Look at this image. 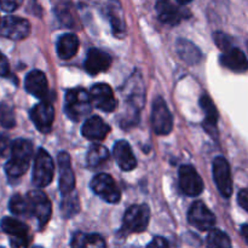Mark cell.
<instances>
[{"label": "cell", "instance_id": "6da1fadb", "mask_svg": "<svg viewBox=\"0 0 248 248\" xmlns=\"http://www.w3.org/2000/svg\"><path fill=\"white\" fill-rule=\"evenodd\" d=\"M9 161L5 165V171L9 178H19L28 170L33 155V144L27 140H16L11 144Z\"/></svg>", "mask_w": 248, "mask_h": 248}, {"label": "cell", "instance_id": "7a4b0ae2", "mask_svg": "<svg viewBox=\"0 0 248 248\" xmlns=\"http://www.w3.org/2000/svg\"><path fill=\"white\" fill-rule=\"evenodd\" d=\"M65 111L72 120H80L82 116L91 111L90 93L82 89H74L68 91L65 97Z\"/></svg>", "mask_w": 248, "mask_h": 248}, {"label": "cell", "instance_id": "3957f363", "mask_svg": "<svg viewBox=\"0 0 248 248\" xmlns=\"http://www.w3.org/2000/svg\"><path fill=\"white\" fill-rule=\"evenodd\" d=\"M26 198L27 202H28L29 216L36 218L39 227L43 228L44 225L47 224L51 213H52V206H51L50 200L40 190H31Z\"/></svg>", "mask_w": 248, "mask_h": 248}, {"label": "cell", "instance_id": "277c9868", "mask_svg": "<svg viewBox=\"0 0 248 248\" xmlns=\"http://www.w3.org/2000/svg\"><path fill=\"white\" fill-rule=\"evenodd\" d=\"M53 173H55V165L52 157L44 149H39L34 160L33 176H31L33 183L39 188H44L52 182Z\"/></svg>", "mask_w": 248, "mask_h": 248}, {"label": "cell", "instance_id": "5b68a950", "mask_svg": "<svg viewBox=\"0 0 248 248\" xmlns=\"http://www.w3.org/2000/svg\"><path fill=\"white\" fill-rule=\"evenodd\" d=\"M150 211L147 205H133L124 216V229L128 232H142L147 229Z\"/></svg>", "mask_w": 248, "mask_h": 248}, {"label": "cell", "instance_id": "8992f818", "mask_svg": "<svg viewBox=\"0 0 248 248\" xmlns=\"http://www.w3.org/2000/svg\"><path fill=\"white\" fill-rule=\"evenodd\" d=\"M91 189L96 195L109 203H116L120 200V190L115 181L109 174L99 173L91 181Z\"/></svg>", "mask_w": 248, "mask_h": 248}, {"label": "cell", "instance_id": "52a82bcc", "mask_svg": "<svg viewBox=\"0 0 248 248\" xmlns=\"http://www.w3.org/2000/svg\"><path fill=\"white\" fill-rule=\"evenodd\" d=\"M152 125L157 135H169L173 128V118L161 97L153 104Z\"/></svg>", "mask_w": 248, "mask_h": 248}, {"label": "cell", "instance_id": "ba28073f", "mask_svg": "<svg viewBox=\"0 0 248 248\" xmlns=\"http://www.w3.org/2000/svg\"><path fill=\"white\" fill-rule=\"evenodd\" d=\"M31 33V24L27 19L16 16H6L0 22V35L11 40L26 39Z\"/></svg>", "mask_w": 248, "mask_h": 248}, {"label": "cell", "instance_id": "9c48e42d", "mask_svg": "<svg viewBox=\"0 0 248 248\" xmlns=\"http://www.w3.org/2000/svg\"><path fill=\"white\" fill-rule=\"evenodd\" d=\"M213 178L222 196L230 198L232 194V172L229 164L223 156L216 157L213 161Z\"/></svg>", "mask_w": 248, "mask_h": 248}, {"label": "cell", "instance_id": "30bf717a", "mask_svg": "<svg viewBox=\"0 0 248 248\" xmlns=\"http://www.w3.org/2000/svg\"><path fill=\"white\" fill-rule=\"evenodd\" d=\"M179 186L188 196H199L203 190V181L196 170L190 165H184L179 169Z\"/></svg>", "mask_w": 248, "mask_h": 248}, {"label": "cell", "instance_id": "8fae6325", "mask_svg": "<svg viewBox=\"0 0 248 248\" xmlns=\"http://www.w3.org/2000/svg\"><path fill=\"white\" fill-rule=\"evenodd\" d=\"M188 219L193 227L201 230V232L211 230L216 224V216L201 201H196L193 203V206L189 210Z\"/></svg>", "mask_w": 248, "mask_h": 248}, {"label": "cell", "instance_id": "7c38bea8", "mask_svg": "<svg viewBox=\"0 0 248 248\" xmlns=\"http://www.w3.org/2000/svg\"><path fill=\"white\" fill-rule=\"evenodd\" d=\"M91 103L97 109L110 113L116 108V98L111 87L107 84H97L90 91Z\"/></svg>", "mask_w": 248, "mask_h": 248}, {"label": "cell", "instance_id": "4fadbf2b", "mask_svg": "<svg viewBox=\"0 0 248 248\" xmlns=\"http://www.w3.org/2000/svg\"><path fill=\"white\" fill-rule=\"evenodd\" d=\"M31 119L43 133L50 132L55 120V109L48 102H41L31 110Z\"/></svg>", "mask_w": 248, "mask_h": 248}, {"label": "cell", "instance_id": "5bb4252c", "mask_svg": "<svg viewBox=\"0 0 248 248\" xmlns=\"http://www.w3.org/2000/svg\"><path fill=\"white\" fill-rule=\"evenodd\" d=\"M58 169H60V190L62 195H69L75 188V176L70 165V157L65 152L58 155Z\"/></svg>", "mask_w": 248, "mask_h": 248}, {"label": "cell", "instance_id": "9a60e30c", "mask_svg": "<svg viewBox=\"0 0 248 248\" xmlns=\"http://www.w3.org/2000/svg\"><path fill=\"white\" fill-rule=\"evenodd\" d=\"M220 63L223 67L235 73H245L248 70V60L246 55L235 46L223 51V55L220 56Z\"/></svg>", "mask_w": 248, "mask_h": 248}, {"label": "cell", "instance_id": "2e32d148", "mask_svg": "<svg viewBox=\"0 0 248 248\" xmlns=\"http://www.w3.org/2000/svg\"><path fill=\"white\" fill-rule=\"evenodd\" d=\"M111 64V58L108 53L98 50V48H91L87 52L86 60H85V69L89 74L96 75L98 73L106 72Z\"/></svg>", "mask_w": 248, "mask_h": 248}, {"label": "cell", "instance_id": "e0dca14e", "mask_svg": "<svg viewBox=\"0 0 248 248\" xmlns=\"http://www.w3.org/2000/svg\"><path fill=\"white\" fill-rule=\"evenodd\" d=\"M109 131V126L99 116L87 119L81 128L82 136L90 140H103L108 136Z\"/></svg>", "mask_w": 248, "mask_h": 248}, {"label": "cell", "instance_id": "ac0fdd59", "mask_svg": "<svg viewBox=\"0 0 248 248\" xmlns=\"http://www.w3.org/2000/svg\"><path fill=\"white\" fill-rule=\"evenodd\" d=\"M113 154L123 171H132L137 166V161L133 155L130 144L126 140H119L113 148Z\"/></svg>", "mask_w": 248, "mask_h": 248}, {"label": "cell", "instance_id": "d6986e66", "mask_svg": "<svg viewBox=\"0 0 248 248\" xmlns=\"http://www.w3.org/2000/svg\"><path fill=\"white\" fill-rule=\"evenodd\" d=\"M24 84H26L27 91L36 98H45L47 96V79L40 70H33L29 73L26 77Z\"/></svg>", "mask_w": 248, "mask_h": 248}, {"label": "cell", "instance_id": "ffe728a7", "mask_svg": "<svg viewBox=\"0 0 248 248\" xmlns=\"http://www.w3.org/2000/svg\"><path fill=\"white\" fill-rule=\"evenodd\" d=\"M156 12L160 21L162 23L170 24V26L178 24L182 21V17H183L181 10L171 0H157Z\"/></svg>", "mask_w": 248, "mask_h": 248}, {"label": "cell", "instance_id": "44dd1931", "mask_svg": "<svg viewBox=\"0 0 248 248\" xmlns=\"http://www.w3.org/2000/svg\"><path fill=\"white\" fill-rule=\"evenodd\" d=\"M79 48V38L75 34H64L57 41V53L62 60H69Z\"/></svg>", "mask_w": 248, "mask_h": 248}, {"label": "cell", "instance_id": "7402d4cb", "mask_svg": "<svg viewBox=\"0 0 248 248\" xmlns=\"http://www.w3.org/2000/svg\"><path fill=\"white\" fill-rule=\"evenodd\" d=\"M200 107L205 111V127L208 132H217V123H218V111L216 106L213 104L212 99L208 96L203 94L200 99Z\"/></svg>", "mask_w": 248, "mask_h": 248}, {"label": "cell", "instance_id": "603a6c76", "mask_svg": "<svg viewBox=\"0 0 248 248\" xmlns=\"http://www.w3.org/2000/svg\"><path fill=\"white\" fill-rule=\"evenodd\" d=\"M177 50H178L179 56L183 61H186L188 64H196L201 60V52L194 44L190 41L179 39L177 43Z\"/></svg>", "mask_w": 248, "mask_h": 248}, {"label": "cell", "instance_id": "cb8c5ba5", "mask_svg": "<svg viewBox=\"0 0 248 248\" xmlns=\"http://www.w3.org/2000/svg\"><path fill=\"white\" fill-rule=\"evenodd\" d=\"M72 246L77 248L84 247H96L101 248L106 246L103 237L96 234H84V232H77L73 236Z\"/></svg>", "mask_w": 248, "mask_h": 248}, {"label": "cell", "instance_id": "d4e9b609", "mask_svg": "<svg viewBox=\"0 0 248 248\" xmlns=\"http://www.w3.org/2000/svg\"><path fill=\"white\" fill-rule=\"evenodd\" d=\"M0 225H1L2 232L11 235L12 237H27V234H28V227L21 220L15 219V218L5 217Z\"/></svg>", "mask_w": 248, "mask_h": 248}, {"label": "cell", "instance_id": "484cf974", "mask_svg": "<svg viewBox=\"0 0 248 248\" xmlns=\"http://www.w3.org/2000/svg\"><path fill=\"white\" fill-rule=\"evenodd\" d=\"M109 153L106 147L101 144H93L87 153V164L91 167H98L108 160Z\"/></svg>", "mask_w": 248, "mask_h": 248}, {"label": "cell", "instance_id": "4316f807", "mask_svg": "<svg viewBox=\"0 0 248 248\" xmlns=\"http://www.w3.org/2000/svg\"><path fill=\"white\" fill-rule=\"evenodd\" d=\"M207 246L215 248H230L232 241L225 232L212 228L207 235Z\"/></svg>", "mask_w": 248, "mask_h": 248}, {"label": "cell", "instance_id": "83f0119b", "mask_svg": "<svg viewBox=\"0 0 248 248\" xmlns=\"http://www.w3.org/2000/svg\"><path fill=\"white\" fill-rule=\"evenodd\" d=\"M0 125L4 128H12L16 125L14 109L7 103L0 104Z\"/></svg>", "mask_w": 248, "mask_h": 248}, {"label": "cell", "instance_id": "f1b7e54d", "mask_svg": "<svg viewBox=\"0 0 248 248\" xmlns=\"http://www.w3.org/2000/svg\"><path fill=\"white\" fill-rule=\"evenodd\" d=\"M9 207L10 211H11L15 216H29L28 202H27V198H24V196H12L11 200H10Z\"/></svg>", "mask_w": 248, "mask_h": 248}, {"label": "cell", "instance_id": "f546056e", "mask_svg": "<svg viewBox=\"0 0 248 248\" xmlns=\"http://www.w3.org/2000/svg\"><path fill=\"white\" fill-rule=\"evenodd\" d=\"M215 41L216 44H217L218 47H219L222 51H225L228 50V48L234 46L232 45V38H230L229 35H227V34L220 33V31H217V33L215 34Z\"/></svg>", "mask_w": 248, "mask_h": 248}, {"label": "cell", "instance_id": "4dcf8cb0", "mask_svg": "<svg viewBox=\"0 0 248 248\" xmlns=\"http://www.w3.org/2000/svg\"><path fill=\"white\" fill-rule=\"evenodd\" d=\"M23 0H0V7L5 12H14L18 9Z\"/></svg>", "mask_w": 248, "mask_h": 248}, {"label": "cell", "instance_id": "1f68e13d", "mask_svg": "<svg viewBox=\"0 0 248 248\" xmlns=\"http://www.w3.org/2000/svg\"><path fill=\"white\" fill-rule=\"evenodd\" d=\"M11 150V143L9 137L6 136H0V156H6L7 153Z\"/></svg>", "mask_w": 248, "mask_h": 248}, {"label": "cell", "instance_id": "d6a6232c", "mask_svg": "<svg viewBox=\"0 0 248 248\" xmlns=\"http://www.w3.org/2000/svg\"><path fill=\"white\" fill-rule=\"evenodd\" d=\"M10 73V64L7 58L0 51V77H6Z\"/></svg>", "mask_w": 248, "mask_h": 248}, {"label": "cell", "instance_id": "836d02e7", "mask_svg": "<svg viewBox=\"0 0 248 248\" xmlns=\"http://www.w3.org/2000/svg\"><path fill=\"white\" fill-rule=\"evenodd\" d=\"M237 201H239V205L248 213V189H242L240 191L237 195Z\"/></svg>", "mask_w": 248, "mask_h": 248}, {"label": "cell", "instance_id": "e575fe53", "mask_svg": "<svg viewBox=\"0 0 248 248\" xmlns=\"http://www.w3.org/2000/svg\"><path fill=\"white\" fill-rule=\"evenodd\" d=\"M28 245V240L27 237H14L11 240V246L12 247H24Z\"/></svg>", "mask_w": 248, "mask_h": 248}, {"label": "cell", "instance_id": "d590c367", "mask_svg": "<svg viewBox=\"0 0 248 248\" xmlns=\"http://www.w3.org/2000/svg\"><path fill=\"white\" fill-rule=\"evenodd\" d=\"M169 246V244H167V241L165 239H162V237H156V239H154V241H152L149 244V247H167Z\"/></svg>", "mask_w": 248, "mask_h": 248}, {"label": "cell", "instance_id": "8d00e7d4", "mask_svg": "<svg viewBox=\"0 0 248 248\" xmlns=\"http://www.w3.org/2000/svg\"><path fill=\"white\" fill-rule=\"evenodd\" d=\"M241 235L245 241H246V244L248 245V224H244L241 227Z\"/></svg>", "mask_w": 248, "mask_h": 248}, {"label": "cell", "instance_id": "74e56055", "mask_svg": "<svg viewBox=\"0 0 248 248\" xmlns=\"http://www.w3.org/2000/svg\"><path fill=\"white\" fill-rule=\"evenodd\" d=\"M177 1L182 5H186V4H189V2L193 1V0H177Z\"/></svg>", "mask_w": 248, "mask_h": 248}]
</instances>
